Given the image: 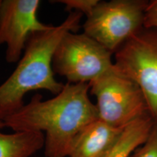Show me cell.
Here are the masks:
<instances>
[{"mask_svg": "<svg viewBox=\"0 0 157 157\" xmlns=\"http://www.w3.org/2000/svg\"><path fill=\"white\" fill-rule=\"evenodd\" d=\"M148 0L99 1L82 24L83 33L114 52L144 27Z\"/></svg>", "mask_w": 157, "mask_h": 157, "instance_id": "obj_4", "label": "cell"}, {"mask_svg": "<svg viewBox=\"0 0 157 157\" xmlns=\"http://www.w3.org/2000/svg\"><path fill=\"white\" fill-rule=\"evenodd\" d=\"M130 157H157V121L147 140L139 146Z\"/></svg>", "mask_w": 157, "mask_h": 157, "instance_id": "obj_12", "label": "cell"}, {"mask_svg": "<svg viewBox=\"0 0 157 157\" xmlns=\"http://www.w3.org/2000/svg\"><path fill=\"white\" fill-rule=\"evenodd\" d=\"M113 54L84 33L68 32L55 50V74L70 84H90L111 68Z\"/></svg>", "mask_w": 157, "mask_h": 157, "instance_id": "obj_5", "label": "cell"}, {"mask_svg": "<svg viewBox=\"0 0 157 157\" xmlns=\"http://www.w3.org/2000/svg\"><path fill=\"white\" fill-rule=\"evenodd\" d=\"M3 0H0V17H1V12H2V7Z\"/></svg>", "mask_w": 157, "mask_h": 157, "instance_id": "obj_14", "label": "cell"}, {"mask_svg": "<svg viewBox=\"0 0 157 157\" xmlns=\"http://www.w3.org/2000/svg\"><path fill=\"white\" fill-rule=\"evenodd\" d=\"M50 2L60 3L65 6V10L69 13L77 12L87 17L98 5L99 0H56Z\"/></svg>", "mask_w": 157, "mask_h": 157, "instance_id": "obj_11", "label": "cell"}, {"mask_svg": "<svg viewBox=\"0 0 157 157\" xmlns=\"http://www.w3.org/2000/svg\"><path fill=\"white\" fill-rule=\"evenodd\" d=\"M124 128L111 126L100 119L92 121L74 138L68 157H104L115 146Z\"/></svg>", "mask_w": 157, "mask_h": 157, "instance_id": "obj_8", "label": "cell"}, {"mask_svg": "<svg viewBox=\"0 0 157 157\" xmlns=\"http://www.w3.org/2000/svg\"><path fill=\"white\" fill-rule=\"evenodd\" d=\"M89 84L90 94L96 100L98 118L111 126L124 128L150 113L139 86L115 66Z\"/></svg>", "mask_w": 157, "mask_h": 157, "instance_id": "obj_3", "label": "cell"}, {"mask_svg": "<svg viewBox=\"0 0 157 157\" xmlns=\"http://www.w3.org/2000/svg\"><path fill=\"white\" fill-rule=\"evenodd\" d=\"M115 67L135 82L157 121V28H143L113 54Z\"/></svg>", "mask_w": 157, "mask_h": 157, "instance_id": "obj_6", "label": "cell"}, {"mask_svg": "<svg viewBox=\"0 0 157 157\" xmlns=\"http://www.w3.org/2000/svg\"><path fill=\"white\" fill-rule=\"evenodd\" d=\"M39 0H3L0 17V46L6 45L5 60L15 63L22 58L31 35L50 29L37 17Z\"/></svg>", "mask_w": 157, "mask_h": 157, "instance_id": "obj_7", "label": "cell"}, {"mask_svg": "<svg viewBox=\"0 0 157 157\" xmlns=\"http://www.w3.org/2000/svg\"><path fill=\"white\" fill-rule=\"evenodd\" d=\"M145 28H157V0L149 1L144 19Z\"/></svg>", "mask_w": 157, "mask_h": 157, "instance_id": "obj_13", "label": "cell"}, {"mask_svg": "<svg viewBox=\"0 0 157 157\" xmlns=\"http://www.w3.org/2000/svg\"><path fill=\"white\" fill-rule=\"evenodd\" d=\"M83 15L72 12L60 24L31 35L15 69L0 84V120L17 112L25 104L29 93L46 90L56 95L62 91L65 84L55 77L52 57L66 33H78Z\"/></svg>", "mask_w": 157, "mask_h": 157, "instance_id": "obj_2", "label": "cell"}, {"mask_svg": "<svg viewBox=\"0 0 157 157\" xmlns=\"http://www.w3.org/2000/svg\"><path fill=\"white\" fill-rule=\"evenodd\" d=\"M89 84H65L60 93L43 101L35 94L17 112L7 118L5 127L13 132L45 133V157L68 156L78 133L99 119L90 98Z\"/></svg>", "mask_w": 157, "mask_h": 157, "instance_id": "obj_1", "label": "cell"}, {"mask_svg": "<svg viewBox=\"0 0 157 157\" xmlns=\"http://www.w3.org/2000/svg\"><path fill=\"white\" fill-rule=\"evenodd\" d=\"M156 120L150 113L141 117L127 125L115 146L104 157H130L147 140Z\"/></svg>", "mask_w": 157, "mask_h": 157, "instance_id": "obj_10", "label": "cell"}, {"mask_svg": "<svg viewBox=\"0 0 157 157\" xmlns=\"http://www.w3.org/2000/svg\"></svg>", "mask_w": 157, "mask_h": 157, "instance_id": "obj_15", "label": "cell"}, {"mask_svg": "<svg viewBox=\"0 0 157 157\" xmlns=\"http://www.w3.org/2000/svg\"><path fill=\"white\" fill-rule=\"evenodd\" d=\"M5 121L0 120V157H31L44 148V134L39 132L4 133Z\"/></svg>", "mask_w": 157, "mask_h": 157, "instance_id": "obj_9", "label": "cell"}]
</instances>
